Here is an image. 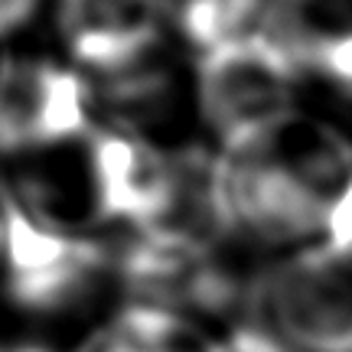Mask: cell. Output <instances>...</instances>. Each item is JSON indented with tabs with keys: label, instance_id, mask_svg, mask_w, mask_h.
<instances>
[{
	"label": "cell",
	"instance_id": "cell-4",
	"mask_svg": "<svg viewBox=\"0 0 352 352\" xmlns=\"http://www.w3.org/2000/svg\"><path fill=\"white\" fill-rule=\"evenodd\" d=\"M91 121L147 153L206 147L196 101V59L173 36L108 76L88 78Z\"/></svg>",
	"mask_w": 352,
	"mask_h": 352
},
{
	"label": "cell",
	"instance_id": "cell-11",
	"mask_svg": "<svg viewBox=\"0 0 352 352\" xmlns=\"http://www.w3.org/2000/svg\"><path fill=\"white\" fill-rule=\"evenodd\" d=\"M215 352H290V349L264 327L261 320H252V323L226 333L222 340H215Z\"/></svg>",
	"mask_w": 352,
	"mask_h": 352
},
{
	"label": "cell",
	"instance_id": "cell-8",
	"mask_svg": "<svg viewBox=\"0 0 352 352\" xmlns=\"http://www.w3.org/2000/svg\"><path fill=\"white\" fill-rule=\"evenodd\" d=\"M43 36L85 78L108 76L170 36L166 0H50Z\"/></svg>",
	"mask_w": 352,
	"mask_h": 352
},
{
	"label": "cell",
	"instance_id": "cell-7",
	"mask_svg": "<svg viewBox=\"0 0 352 352\" xmlns=\"http://www.w3.org/2000/svg\"><path fill=\"white\" fill-rule=\"evenodd\" d=\"M91 124L88 78L33 36L0 50V160Z\"/></svg>",
	"mask_w": 352,
	"mask_h": 352
},
{
	"label": "cell",
	"instance_id": "cell-10",
	"mask_svg": "<svg viewBox=\"0 0 352 352\" xmlns=\"http://www.w3.org/2000/svg\"><path fill=\"white\" fill-rule=\"evenodd\" d=\"M50 0H0V50L43 36Z\"/></svg>",
	"mask_w": 352,
	"mask_h": 352
},
{
	"label": "cell",
	"instance_id": "cell-12",
	"mask_svg": "<svg viewBox=\"0 0 352 352\" xmlns=\"http://www.w3.org/2000/svg\"><path fill=\"white\" fill-rule=\"evenodd\" d=\"M16 239H20V219L13 215L10 202L3 199V192H0V280H3L7 267H10V261H13Z\"/></svg>",
	"mask_w": 352,
	"mask_h": 352
},
{
	"label": "cell",
	"instance_id": "cell-2",
	"mask_svg": "<svg viewBox=\"0 0 352 352\" xmlns=\"http://www.w3.org/2000/svg\"><path fill=\"white\" fill-rule=\"evenodd\" d=\"M151 153L95 121L0 160V192L39 235L111 248L131 232Z\"/></svg>",
	"mask_w": 352,
	"mask_h": 352
},
{
	"label": "cell",
	"instance_id": "cell-1",
	"mask_svg": "<svg viewBox=\"0 0 352 352\" xmlns=\"http://www.w3.org/2000/svg\"><path fill=\"white\" fill-rule=\"evenodd\" d=\"M349 189L352 151L300 108L219 153L226 228L261 264L327 245Z\"/></svg>",
	"mask_w": 352,
	"mask_h": 352
},
{
	"label": "cell",
	"instance_id": "cell-3",
	"mask_svg": "<svg viewBox=\"0 0 352 352\" xmlns=\"http://www.w3.org/2000/svg\"><path fill=\"white\" fill-rule=\"evenodd\" d=\"M127 303L111 248L50 239L20 222L0 280V352H82Z\"/></svg>",
	"mask_w": 352,
	"mask_h": 352
},
{
	"label": "cell",
	"instance_id": "cell-9",
	"mask_svg": "<svg viewBox=\"0 0 352 352\" xmlns=\"http://www.w3.org/2000/svg\"><path fill=\"white\" fill-rule=\"evenodd\" d=\"M82 352H215V342L164 307L127 303Z\"/></svg>",
	"mask_w": 352,
	"mask_h": 352
},
{
	"label": "cell",
	"instance_id": "cell-5",
	"mask_svg": "<svg viewBox=\"0 0 352 352\" xmlns=\"http://www.w3.org/2000/svg\"><path fill=\"white\" fill-rule=\"evenodd\" d=\"M196 101L206 147H239L297 111V69L274 36L245 39L196 59Z\"/></svg>",
	"mask_w": 352,
	"mask_h": 352
},
{
	"label": "cell",
	"instance_id": "cell-6",
	"mask_svg": "<svg viewBox=\"0 0 352 352\" xmlns=\"http://www.w3.org/2000/svg\"><path fill=\"white\" fill-rule=\"evenodd\" d=\"M258 320L290 352H352V252L320 245L264 264Z\"/></svg>",
	"mask_w": 352,
	"mask_h": 352
}]
</instances>
